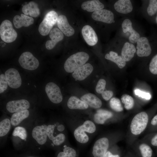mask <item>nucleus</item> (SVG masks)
Masks as SVG:
<instances>
[{"label": "nucleus", "instance_id": "72a5a7b5", "mask_svg": "<svg viewBox=\"0 0 157 157\" xmlns=\"http://www.w3.org/2000/svg\"><path fill=\"white\" fill-rule=\"evenodd\" d=\"M109 103L111 108L117 112L123 111V109L119 99L116 97L112 98L110 99Z\"/></svg>", "mask_w": 157, "mask_h": 157}, {"label": "nucleus", "instance_id": "37998d69", "mask_svg": "<svg viewBox=\"0 0 157 157\" xmlns=\"http://www.w3.org/2000/svg\"><path fill=\"white\" fill-rule=\"evenodd\" d=\"M151 142L153 146H157V134L152 139Z\"/></svg>", "mask_w": 157, "mask_h": 157}, {"label": "nucleus", "instance_id": "4468645a", "mask_svg": "<svg viewBox=\"0 0 157 157\" xmlns=\"http://www.w3.org/2000/svg\"><path fill=\"white\" fill-rule=\"evenodd\" d=\"M109 146V141L106 138L97 140L94 143L92 151L94 157H104Z\"/></svg>", "mask_w": 157, "mask_h": 157}, {"label": "nucleus", "instance_id": "393cba45", "mask_svg": "<svg viewBox=\"0 0 157 157\" xmlns=\"http://www.w3.org/2000/svg\"><path fill=\"white\" fill-rule=\"evenodd\" d=\"M81 100L90 107L98 108L102 106L101 100L95 95L91 93L85 94L81 97Z\"/></svg>", "mask_w": 157, "mask_h": 157}, {"label": "nucleus", "instance_id": "de8ad7c7", "mask_svg": "<svg viewBox=\"0 0 157 157\" xmlns=\"http://www.w3.org/2000/svg\"><path fill=\"white\" fill-rule=\"evenodd\" d=\"M155 21L156 24H157V15L155 17Z\"/></svg>", "mask_w": 157, "mask_h": 157}, {"label": "nucleus", "instance_id": "cd10ccee", "mask_svg": "<svg viewBox=\"0 0 157 157\" xmlns=\"http://www.w3.org/2000/svg\"><path fill=\"white\" fill-rule=\"evenodd\" d=\"M22 10L24 15L33 17H37L40 14L38 4L33 1H30L24 5Z\"/></svg>", "mask_w": 157, "mask_h": 157}, {"label": "nucleus", "instance_id": "c85d7f7f", "mask_svg": "<svg viewBox=\"0 0 157 157\" xmlns=\"http://www.w3.org/2000/svg\"><path fill=\"white\" fill-rule=\"evenodd\" d=\"M67 105L68 108L71 109L84 110L88 107L85 102L75 96H72L69 98Z\"/></svg>", "mask_w": 157, "mask_h": 157}, {"label": "nucleus", "instance_id": "aec40b11", "mask_svg": "<svg viewBox=\"0 0 157 157\" xmlns=\"http://www.w3.org/2000/svg\"><path fill=\"white\" fill-rule=\"evenodd\" d=\"M122 26L124 33L129 32L130 33V35L129 38L130 42L133 43L137 42L140 38V35L133 28L131 21L128 19H125L122 24Z\"/></svg>", "mask_w": 157, "mask_h": 157}, {"label": "nucleus", "instance_id": "473e14b6", "mask_svg": "<svg viewBox=\"0 0 157 157\" xmlns=\"http://www.w3.org/2000/svg\"><path fill=\"white\" fill-rule=\"evenodd\" d=\"M122 102L124 104L125 108L127 110L132 109L134 104V100L133 98L130 95L124 94L123 95L121 98Z\"/></svg>", "mask_w": 157, "mask_h": 157}, {"label": "nucleus", "instance_id": "49530a36", "mask_svg": "<svg viewBox=\"0 0 157 157\" xmlns=\"http://www.w3.org/2000/svg\"><path fill=\"white\" fill-rule=\"evenodd\" d=\"M57 157H67V156L63 151H61L58 154Z\"/></svg>", "mask_w": 157, "mask_h": 157}, {"label": "nucleus", "instance_id": "1a4fd4ad", "mask_svg": "<svg viewBox=\"0 0 157 157\" xmlns=\"http://www.w3.org/2000/svg\"><path fill=\"white\" fill-rule=\"evenodd\" d=\"M58 17L57 13L53 10L46 14L39 27L38 31L41 35L46 36L49 33L53 26L57 22Z\"/></svg>", "mask_w": 157, "mask_h": 157}, {"label": "nucleus", "instance_id": "2f4dec72", "mask_svg": "<svg viewBox=\"0 0 157 157\" xmlns=\"http://www.w3.org/2000/svg\"><path fill=\"white\" fill-rule=\"evenodd\" d=\"M147 12L149 16L156 17L157 15V0L149 1V4L147 8Z\"/></svg>", "mask_w": 157, "mask_h": 157}, {"label": "nucleus", "instance_id": "6ab92c4d", "mask_svg": "<svg viewBox=\"0 0 157 157\" xmlns=\"http://www.w3.org/2000/svg\"><path fill=\"white\" fill-rule=\"evenodd\" d=\"M57 23L59 29L65 35L69 37L74 34V30L69 24L65 15H60L58 16Z\"/></svg>", "mask_w": 157, "mask_h": 157}, {"label": "nucleus", "instance_id": "f8f14e48", "mask_svg": "<svg viewBox=\"0 0 157 157\" xmlns=\"http://www.w3.org/2000/svg\"><path fill=\"white\" fill-rule=\"evenodd\" d=\"M29 133L27 129L22 125L15 127L12 133L14 144H24L28 140Z\"/></svg>", "mask_w": 157, "mask_h": 157}, {"label": "nucleus", "instance_id": "6e6552de", "mask_svg": "<svg viewBox=\"0 0 157 157\" xmlns=\"http://www.w3.org/2000/svg\"><path fill=\"white\" fill-rule=\"evenodd\" d=\"M148 121V116L145 112L136 115L133 118L130 125L131 132L134 135L140 134L146 128Z\"/></svg>", "mask_w": 157, "mask_h": 157}, {"label": "nucleus", "instance_id": "f3484780", "mask_svg": "<svg viewBox=\"0 0 157 157\" xmlns=\"http://www.w3.org/2000/svg\"><path fill=\"white\" fill-rule=\"evenodd\" d=\"M93 69L92 66L87 63L80 67L76 69L72 74V76L75 79L82 81L90 75Z\"/></svg>", "mask_w": 157, "mask_h": 157}, {"label": "nucleus", "instance_id": "7ed1b4c3", "mask_svg": "<svg viewBox=\"0 0 157 157\" xmlns=\"http://www.w3.org/2000/svg\"><path fill=\"white\" fill-rule=\"evenodd\" d=\"M46 74L39 78L37 82L35 94L37 96L38 105L43 106L47 100L54 104H58L63 99L59 87L55 83L49 81Z\"/></svg>", "mask_w": 157, "mask_h": 157}, {"label": "nucleus", "instance_id": "5701e85b", "mask_svg": "<svg viewBox=\"0 0 157 157\" xmlns=\"http://www.w3.org/2000/svg\"><path fill=\"white\" fill-rule=\"evenodd\" d=\"M13 21L15 27L19 28L22 26L28 27L33 24L34 20L32 17L21 14V16L19 15L15 16Z\"/></svg>", "mask_w": 157, "mask_h": 157}, {"label": "nucleus", "instance_id": "a211bd4d", "mask_svg": "<svg viewBox=\"0 0 157 157\" xmlns=\"http://www.w3.org/2000/svg\"><path fill=\"white\" fill-rule=\"evenodd\" d=\"M51 40H47L45 44L46 48L48 50L53 49L59 42L64 38L63 33L59 29L55 28L52 29L49 33Z\"/></svg>", "mask_w": 157, "mask_h": 157}, {"label": "nucleus", "instance_id": "c9c22d12", "mask_svg": "<svg viewBox=\"0 0 157 157\" xmlns=\"http://www.w3.org/2000/svg\"><path fill=\"white\" fill-rule=\"evenodd\" d=\"M149 69L152 74H157V53L153 57L150 61Z\"/></svg>", "mask_w": 157, "mask_h": 157}, {"label": "nucleus", "instance_id": "b1692460", "mask_svg": "<svg viewBox=\"0 0 157 157\" xmlns=\"http://www.w3.org/2000/svg\"><path fill=\"white\" fill-rule=\"evenodd\" d=\"M114 8L117 12L126 14L131 12L133 9L132 3L129 0H119L114 4Z\"/></svg>", "mask_w": 157, "mask_h": 157}, {"label": "nucleus", "instance_id": "7c9ffc66", "mask_svg": "<svg viewBox=\"0 0 157 157\" xmlns=\"http://www.w3.org/2000/svg\"><path fill=\"white\" fill-rule=\"evenodd\" d=\"M105 58L106 59L115 63L120 68H123L126 65V62L121 56H118L117 53L114 52L110 51L109 54H106Z\"/></svg>", "mask_w": 157, "mask_h": 157}, {"label": "nucleus", "instance_id": "ea45409f", "mask_svg": "<svg viewBox=\"0 0 157 157\" xmlns=\"http://www.w3.org/2000/svg\"><path fill=\"white\" fill-rule=\"evenodd\" d=\"M134 92L135 95L143 98L149 100L151 98V95L149 93L144 92L138 89L135 90Z\"/></svg>", "mask_w": 157, "mask_h": 157}, {"label": "nucleus", "instance_id": "bb28decb", "mask_svg": "<svg viewBox=\"0 0 157 157\" xmlns=\"http://www.w3.org/2000/svg\"><path fill=\"white\" fill-rule=\"evenodd\" d=\"M104 5L98 0H93L83 2L81 5L82 8L88 12H95L103 9Z\"/></svg>", "mask_w": 157, "mask_h": 157}, {"label": "nucleus", "instance_id": "20e7f679", "mask_svg": "<svg viewBox=\"0 0 157 157\" xmlns=\"http://www.w3.org/2000/svg\"><path fill=\"white\" fill-rule=\"evenodd\" d=\"M18 62L22 70L37 79L46 74L40 68V63L38 59L30 52L22 53L19 58Z\"/></svg>", "mask_w": 157, "mask_h": 157}, {"label": "nucleus", "instance_id": "9d476101", "mask_svg": "<svg viewBox=\"0 0 157 157\" xmlns=\"http://www.w3.org/2000/svg\"><path fill=\"white\" fill-rule=\"evenodd\" d=\"M0 36L2 40L6 43L12 42L16 39L17 33L9 20H5L1 23L0 26Z\"/></svg>", "mask_w": 157, "mask_h": 157}, {"label": "nucleus", "instance_id": "79ce46f5", "mask_svg": "<svg viewBox=\"0 0 157 157\" xmlns=\"http://www.w3.org/2000/svg\"><path fill=\"white\" fill-rule=\"evenodd\" d=\"M104 157H120L118 155H113L110 152L107 151Z\"/></svg>", "mask_w": 157, "mask_h": 157}, {"label": "nucleus", "instance_id": "58836bf2", "mask_svg": "<svg viewBox=\"0 0 157 157\" xmlns=\"http://www.w3.org/2000/svg\"><path fill=\"white\" fill-rule=\"evenodd\" d=\"M63 151L67 157H76V151L74 149L69 147H65L63 149Z\"/></svg>", "mask_w": 157, "mask_h": 157}, {"label": "nucleus", "instance_id": "c756f323", "mask_svg": "<svg viewBox=\"0 0 157 157\" xmlns=\"http://www.w3.org/2000/svg\"><path fill=\"white\" fill-rule=\"evenodd\" d=\"M112 113L106 110L99 109L97 111L94 116V120L97 123L103 124L107 119L113 116Z\"/></svg>", "mask_w": 157, "mask_h": 157}, {"label": "nucleus", "instance_id": "c03bdc74", "mask_svg": "<svg viewBox=\"0 0 157 157\" xmlns=\"http://www.w3.org/2000/svg\"><path fill=\"white\" fill-rule=\"evenodd\" d=\"M151 123L152 125H157V114L152 119L151 122Z\"/></svg>", "mask_w": 157, "mask_h": 157}, {"label": "nucleus", "instance_id": "ddd939ff", "mask_svg": "<svg viewBox=\"0 0 157 157\" xmlns=\"http://www.w3.org/2000/svg\"><path fill=\"white\" fill-rule=\"evenodd\" d=\"M136 53L139 57H147L152 52V48L148 39L146 37H140L137 42Z\"/></svg>", "mask_w": 157, "mask_h": 157}, {"label": "nucleus", "instance_id": "9b49d317", "mask_svg": "<svg viewBox=\"0 0 157 157\" xmlns=\"http://www.w3.org/2000/svg\"><path fill=\"white\" fill-rule=\"evenodd\" d=\"M36 108L26 109L12 114L10 117L12 127L21 125L24 121L36 114Z\"/></svg>", "mask_w": 157, "mask_h": 157}, {"label": "nucleus", "instance_id": "f03ea898", "mask_svg": "<svg viewBox=\"0 0 157 157\" xmlns=\"http://www.w3.org/2000/svg\"><path fill=\"white\" fill-rule=\"evenodd\" d=\"M38 105L35 94L14 93L1 100V109L3 114H11L26 109L36 108Z\"/></svg>", "mask_w": 157, "mask_h": 157}, {"label": "nucleus", "instance_id": "f257e3e1", "mask_svg": "<svg viewBox=\"0 0 157 157\" xmlns=\"http://www.w3.org/2000/svg\"><path fill=\"white\" fill-rule=\"evenodd\" d=\"M3 71L13 94H35L37 79L15 67H10Z\"/></svg>", "mask_w": 157, "mask_h": 157}, {"label": "nucleus", "instance_id": "f704fd0d", "mask_svg": "<svg viewBox=\"0 0 157 157\" xmlns=\"http://www.w3.org/2000/svg\"><path fill=\"white\" fill-rule=\"evenodd\" d=\"M139 148L142 157H151L152 150L149 146L143 144L140 145Z\"/></svg>", "mask_w": 157, "mask_h": 157}, {"label": "nucleus", "instance_id": "39448f33", "mask_svg": "<svg viewBox=\"0 0 157 157\" xmlns=\"http://www.w3.org/2000/svg\"><path fill=\"white\" fill-rule=\"evenodd\" d=\"M89 58V55L84 52H80L70 56L65 62L64 67L68 73L73 72L80 67L85 64Z\"/></svg>", "mask_w": 157, "mask_h": 157}, {"label": "nucleus", "instance_id": "412c9836", "mask_svg": "<svg viewBox=\"0 0 157 157\" xmlns=\"http://www.w3.org/2000/svg\"><path fill=\"white\" fill-rule=\"evenodd\" d=\"M13 94L11 92L5 74L1 69L0 71V95L1 100Z\"/></svg>", "mask_w": 157, "mask_h": 157}, {"label": "nucleus", "instance_id": "a19ab883", "mask_svg": "<svg viewBox=\"0 0 157 157\" xmlns=\"http://www.w3.org/2000/svg\"><path fill=\"white\" fill-rule=\"evenodd\" d=\"M103 98L106 101L109 100L113 95V92L110 90L104 91L101 94Z\"/></svg>", "mask_w": 157, "mask_h": 157}, {"label": "nucleus", "instance_id": "423d86ee", "mask_svg": "<svg viewBox=\"0 0 157 157\" xmlns=\"http://www.w3.org/2000/svg\"><path fill=\"white\" fill-rule=\"evenodd\" d=\"M47 130V125L45 123L34 125L30 131L29 138L30 137L35 144L43 146L46 144L48 139Z\"/></svg>", "mask_w": 157, "mask_h": 157}, {"label": "nucleus", "instance_id": "4be33fe9", "mask_svg": "<svg viewBox=\"0 0 157 157\" xmlns=\"http://www.w3.org/2000/svg\"><path fill=\"white\" fill-rule=\"evenodd\" d=\"M5 114L0 119V137L2 140L6 138L12 127L10 118Z\"/></svg>", "mask_w": 157, "mask_h": 157}, {"label": "nucleus", "instance_id": "a18cd8bd", "mask_svg": "<svg viewBox=\"0 0 157 157\" xmlns=\"http://www.w3.org/2000/svg\"><path fill=\"white\" fill-rule=\"evenodd\" d=\"M57 129L58 131L62 132L64 130L65 127L63 125L60 124L57 126Z\"/></svg>", "mask_w": 157, "mask_h": 157}, {"label": "nucleus", "instance_id": "09e8293b", "mask_svg": "<svg viewBox=\"0 0 157 157\" xmlns=\"http://www.w3.org/2000/svg\"><path fill=\"white\" fill-rule=\"evenodd\" d=\"M33 157V156H28V157Z\"/></svg>", "mask_w": 157, "mask_h": 157}, {"label": "nucleus", "instance_id": "4c0bfd02", "mask_svg": "<svg viewBox=\"0 0 157 157\" xmlns=\"http://www.w3.org/2000/svg\"><path fill=\"white\" fill-rule=\"evenodd\" d=\"M106 82L103 79H100L96 87V91L99 94H102L105 89Z\"/></svg>", "mask_w": 157, "mask_h": 157}, {"label": "nucleus", "instance_id": "dca6fc26", "mask_svg": "<svg viewBox=\"0 0 157 157\" xmlns=\"http://www.w3.org/2000/svg\"><path fill=\"white\" fill-rule=\"evenodd\" d=\"M83 37L86 43L89 45L93 46L97 42L98 39L94 29L89 25H85L81 30Z\"/></svg>", "mask_w": 157, "mask_h": 157}, {"label": "nucleus", "instance_id": "0eeeda50", "mask_svg": "<svg viewBox=\"0 0 157 157\" xmlns=\"http://www.w3.org/2000/svg\"><path fill=\"white\" fill-rule=\"evenodd\" d=\"M96 130V127L94 123L91 121L87 120L75 130L74 135L77 141L81 143H85L88 142L89 138L84 132L92 133Z\"/></svg>", "mask_w": 157, "mask_h": 157}, {"label": "nucleus", "instance_id": "e433bc0d", "mask_svg": "<svg viewBox=\"0 0 157 157\" xmlns=\"http://www.w3.org/2000/svg\"><path fill=\"white\" fill-rule=\"evenodd\" d=\"M65 139V135L63 133H60L55 136L51 141L54 145L59 146L64 142Z\"/></svg>", "mask_w": 157, "mask_h": 157}, {"label": "nucleus", "instance_id": "2eb2a0df", "mask_svg": "<svg viewBox=\"0 0 157 157\" xmlns=\"http://www.w3.org/2000/svg\"><path fill=\"white\" fill-rule=\"evenodd\" d=\"M92 17L94 20L107 24H111L114 21V15L110 10L102 9L94 12Z\"/></svg>", "mask_w": 157, "mask_h": 157}, {"label": "nucleus", "instance_id": "a878e982", "mask_svg": "<svg viewBox=\"0 0 157 157\" xmlns=\"http://www.w3.org/2000/svg\"><path fill=\"white\" fill-rule=\"evenodd\" d=\"M136 51L135 47L133 44L126 42L122 49L121 57L125 62L129 61L133 58Z\"/></svg>", "mask_w": 157, "mask_h": 157}]
</instances>
